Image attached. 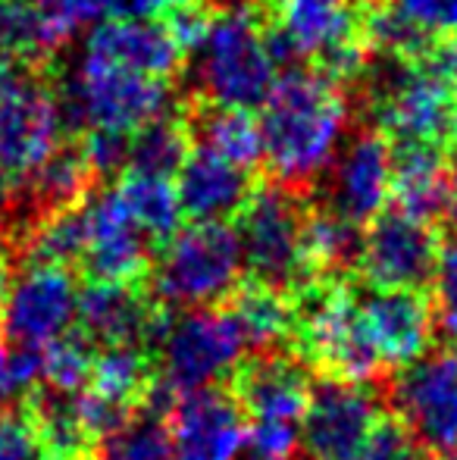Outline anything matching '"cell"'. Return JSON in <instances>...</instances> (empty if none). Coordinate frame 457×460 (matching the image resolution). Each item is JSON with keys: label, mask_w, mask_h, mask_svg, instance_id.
I'll return each mask as SVG.
<instances>
[{"label": "cell", "mask_w": 457, "mask_h": 460, "mask_svg": "<svg viewBox=\"0 0 457 460\" xmlns=\"http://www.w3.org/2000/svg\"><path fill=\"white\" fill-rule=\"evenodd\" d=\"M347 126L345 85L311 66L276 75L260 116L263 164L279 185L304 188L330 170Z\"/></svg>", "instance_id": "cell-1"}, {"label": "cell", "mask_w": 457, "mask_h": 460, "mask_svg": "<svg viewBox=\"0 0 457 460\" xmlns=\"http://www.w3.org/2000/svg\"><path fill=\"white\" fill-rule=\"evenodd\" d=\"M357 79H364V107L373 128L389 138L452 145L457 85L429 60H404L391 54H370Z\"/></svg>", "instance_id": "cell-2"}, {"label": "cell", "mask_w": 457, "mask_h": 460, "mask_svg": "<svg viewBox=\"0 0 457 460\" xmlns=\"http://www.w3.org/2000/svg\"><path fill=\"white\" fill-rule=\"evenodd\" d=\"M298 360L326 379L373 382L382 373L376 348L357 310V288L338 276H317L292 295Z\"/></svg>", "instance_id": "cell-3"}, {"label": "cell", "mask_w": 457, "mask_h": 460, "mask_svg": "<svg viewBox=\"0 0 457 460\" xmlns=\"http://www.w3.org/2000/svg\"><path fill=\"white\" fill-rule=\"evenodd\" d=\"M54 79L69 138L73 132L75 138L92 132L132 138L138 128L170 110L172 82L132 73L116 63L98 60L85 50L66 75L54 69Z\"/></svg>", "instance_id": "cell-4"}, {"label": "cell", "mask_w": 457, "mask_h": 460, "mask_svg": "<svg viewBox=\"0 0 457 460\" xmlns=\"http://www.w3.org/2000/svg\"><path fill=\"white\" fill-rule=\"evenodd\" d=\"M66 138L54 66L0 57V200L22 191Z\"/></svg>", "instance_id": "cell-5"}, {"label": "cell", "mask_w": 457, "mask_h": 460, "mask_svg": "<svg viewBox=\"0 0 457 460\" xmlns=\"http://www.w3.org/2000/svg\"><path fill=\"white\" fill-rule=\"evenodd\" d=\"M279 66L273 63L263 38V22L254 0L216 6L204 41L191 50V79L198 101L223 107H263Z\"/></svg>", "instance_id": "cell-6"}, {"label": "cell", "mask_w": 457, "mask_h": 460, "mask_svg": "<svg viewBox=\"0 0 457 460\" xmlns=\"http://www.w3.org/2000/svg\"><path fill=\"white\" fill-rule=\"evenodd\" d=\"M242 248L229 223L182 226L166 244L151 270L154 297L166 307L195 310L226 301L242 279Z\"/></svg>", "instance_id": "cell-7"}, {"label": "cell", "mask_w": 457, "mask_h": 460, "mask_svg": "<svg viewBox=\"0 0 457 460\" xmlns=\"http://www.w3.org/2000/svg\"><path fill=\"white\" fill-rule=\"evenodd\" d=\"M307 207L301 204L298 188L279 182L254 185L235 217V235L242 248V263L250 279L282 291H298L307 285L311 270L304 263L301 229Z\"/></svg>", "instance_id": "cell-8"}, {"label": "cell", "mask_w": 457, "mask_h": 460, "mask_svg": "<svg viewBox=\"0 0 457 460\" xmlns=\"http://www.w3.org/2000/svg\"><path fill=\"white\" fill-rule=\"evenodd\" d=\"M244 339L226 310H182L170 316L154 345L157 388L170 401L210 388L242 364Z\"/></svg>", "instance_id": "cell-9"}, {"label": "cell", "mask_w": 457, "mask_h": 460, "mask_svg": "<svg viewBox=\"0 0 457 460\" xmlns=\"http://www.w3.org/2000/svg\"><path fill=\"white\" fill-rule=\"evenodd\" d=\"M439 235L433 223H423L408 213L385 207L366 223L360 235L357 273L370 288H408L423 291L433 282L439 261Z\"/></svg>", "instance_id": "cell-10"}, {"label": "cell", "mask_w": 457, "mask_h": 460, "mask_svg": "<svg viewBox=\"0 0 457 460\" xmlns=\"http://www.w3.org/2000/svg\"><path fill=\"white\" fill-rule=\"evenodd\" d=\"M379 398L370 382L320 379L301 417V448L311 460H360L373 423L379 420Z\"/></svg>", "instance_id": "cell-11"}, {"label": "cell", "mask_w": 457, "mask_h": 460, "mask_svg": "<svg viewBox=\"0 0 457 460\" xmlns=\"http://www.w3.org/2000/svg\"><path fill=\"white\" fill-rule=\"evenodd\" d=\"M85 213V254L79 267L88 282L145 285L151 276V242L128 213L126 200L113 188L88 191L82 198Z\"/></svg>", "instance_id": "cell-12"}, {"label": "cell", "mask_w": 457, "mask_h": 460, "mask_svg": "<svg viewBox=\"0 0 457 460\" xmlns=\"http://www.w3.org/2000/svg\"><path fill=\"white\" fill-rule=\"evenodd\" d=\"M395 413L426 448L445 451L457 442V348L423 354L401 367L391 382Z\"/></svg>", "instance_id": "cell-13"}, {"label": "cell", "mask_w": 457, "mask_h": 460, "mask_svg": "<svg viewBox=\"0 0 457 460\" xmlns=\"http://www.w3.org/2000/svg\"><path fill=\"white\" fill-rule=\"evenodd\" d=\"M79 288L66 267L29 263L13 276L10 295L0 310L4 335L16 348H44L69 332L75 323Z\"/></svg>", "instance_id": "cell-14"}, {"label": "cell", "mask_w": 457, "mask_h": 460, "mask_svg": "<svg viewBox=\"0 0 457 460\" xmlns=\"http://www.w3.org/2000/svg\"><path fill=\"white\" fill-rule=\"evenodd\" d=\"M166 320L163 304L145 285L88 282L75 304V332L94 348L141 345L154 351Z\"/></svg>", "instance_id": "cell-15"}, {"label": "cell", "mask_w": 457, "mask_h": 460, "mask_svg": "<svg viewBox=\"0 0 457 460\" xmlns=\"http://www.w3.org/2000/svg\"><path fill=\"white\" fill-rule=\"evenodd\" d=\"M326 210L354 226H366L389 207L391 198V145L376 128H360L347 145H338L330 164Z\"/></svg>", "instance_id": "cell-16"}, {"label": "cell", "mask_w": 457, "mask_h": 460, "mask_svg": "<svg viewBox=\"0 0 457 460\" xmlns=\"http://www.w3.org/2000/svg\"><path fill=\"white\" fill-rule=\"evenodd\" d=\"M170 442L176 460H238L248 417L229 388H198L170 407Z\"/></svg>", "instance_id": "cell-17"}, {"label": "cell", "mask_w": 457, "mask_h": 460, "mask_svg": "<svg viewBox=\"0 0 457 460\" xmlns=\"http://www.w3.org/2000/svg\"><path fill=\"white\" fill-rule=\"evenodd\" d=\"M357 310L385 367L414 364L433 345V301L423 291L366 285V291H357Z\"/></svg>", "instance_id": "cell-18"}, {"label": "cell", "mask_w": 457, "mask_h": 460, "mask_svg": "<svg viewBox=\"0 0 457 460\" xmlns=\"http://www.w3.org/2000/svg\"><path fill=\"white\" fill-rule=\"evenodd\" d=\"M229 379V392L235 394L248 420L301 426L307 401H311V379L298 358L257 354L250 360H242Z\"/></svg>", "instance_id": "cell-19"}, {"label": "cell", "mask_w": 457, "mask_h": 460, "mask_svg": "<svg viewBox=\"0 0 457 460\" xmlns=\"http://www.w3.org/2000/svg\"><path fill=\"white\" fill-rule=\"evenodd\" d=\"M82 50L98 57V60L116 63L122 69L163 82H172L189 63L185 50L179 48L163 19L110 16L94 25Z\"/></svg>", "instance_id": "cell-20"}, {"label": "cell", "mask_w": 457, "mask_h": 460, "mask_svg": "<svg viewBox=\"0 0 457 460\" xmlns=\"http://www.w3.org/2000/svg\"><path fill=\"white\" fill-rule=\"evenodd\" d=\"M454 170L448 145L429 141H401L391 145V198L395 210L423 223L445 217L454 194Z\"/></svg>", "instance_id": "cell-21"}, {"label": "cell", "mask_w": 457, "mask_h": 460, "mask_svg": "<svg viewBox=\"0 0 457 460\" xmlns=\"http://www.w3.org/2000/svg\"><path fill=\"white\" fill-rule=\"evenodd\" d=\"M250 182L248 170L223 160L210 147L195 145L176 172V191L182 213L191 223H226L235 219L248 200Z\"/></svg>", "instance_id": "cell-22"}, {"label": "cell", "mask_w": 457, "mask_h": 460, "mask_svg": "<svg viewBox=\"0 0 457 460\" xmlns=\"http://www.w3.org/2000/svg\"><path fill=\"white\" fill-rule=\"evenodd\" d=\"M185 119H189L195 145L210 147L223 160L254 170L263 164V141H260V119L254 110L244 107H223V103L191 101L182 103Z\"/></svg>", "instance_id": "cell-23"}, {"label": "cell", "mask_w": 457, "mask_h": 460, "mask_svg": "<svg viewBox=\"0 0 457 460\" xmlns=\"http://www.w3.org/2000/svg\"><path fill=\"white\" fill-rule=\"evenodd\" d=\"M75 31L38 0H0V57L31 66L57 63V50Z\"/></svg>", "instance_id": "cell-24"}, {"label": "cell", "mask_w": 457, "mask_h": 460, "mask_svg": "<svg viewBox=\"0 0 457 460\" xmlns=\"http://www.w3.org/2000/svg\"><path fill=\"white\" fill-rule=\"evenodd\" d=\"M157 385L154 351L141 345H113L94 351L88 392L126 413L145 411Z\"/></svg>", "instance_id": "cell-25"}, {"label": "cell", "mask_w": 457, "mask_h": 460, "mask_svg": "<svg viewBox=\"0 0 457 460\" xmlns=\"http://www.w3.org/2000/svg\"><path fill=\"white\" fill-rule=\"evenodd\" d=\"M226 301H229L226 314L238 326V332H242L248 348L269 351V348L292 341L294 301L288 291L273 288L267 282H257V279H248V282H238L229 291Z\"/></svg>", "instance_id": "cell-26"}, {"label": "cell", "mask_w": 457, "mask_h": 460, "mask_svg": "<svg viewBox=\"0 0 457 460\" xmlns=\"http://www.w3.org/2000/svg\"><path fill=\"white\" fill-rule=\"evenodd\" d=\"M116 191L126 200L128 213L138 223V229L147 235L151 244H166L182 229V204H179L176 179L147 176V172L122 170L116 179Z\"/></svg>", "instance_id": "cell-27"}, {"label": "cell", "mask_w": 457, "mask_h": 460, "mask_svg": "<svg viewBox=\"0 0 457 460\" xmlns=\"http://www.w3.org/2000/svg\"><path fill=\"white\" fill-rule=\"evenodd\" d=\"M191 147H195V138H191L189 119H185V107H170L163 116H157L132 135L126 170L176 179Z\"/></svg>", "instance_id": "cell-28"}, {"label": "cell", "mask_w": 457, "mask_h": 460, "mask_svg": "<svg viewBox=\"0 0 457 460\" xmlns=\"http://www.w3.org/2000/svg\"><path fill=\"white\" fill-rule=\"evenodd\" d=\"M360 226L347 223L338 213L317 207L304 213L301 248L311 276H336L338 270L354 267L360 254Z\"/></svg>", "instance_id": "cell-29"}, {"label": "cell", "mask_w": 457, "mask_h": 460, "mask_svg": "<svg viewBox=\"0 0 457 460\" xmlns=\"http://www.w3.org/2000/svg\"><path fill=\"white\" fill-rule=\"evenodd\" d=\"M92 179L94 172L88 166L85 154H82V145L66 138L38 166V172L25 182L22 191H29V198L38 204V210L48 213L85 198L92 191Z\"/></svg>", "instance_id": "cell-30"}, {"label": "cell", "mask_w": 457, "mask_h": 460, "mask_svg": "<svg viewBox=\"0 0 457 460\" xmlns=\"http://www.w3.org/2000/svg\"><path fill=\"white\" fill-rule=\"evenodd\" d=\"M29 263H50V267H73L85 254V213L82 200L57 210L38 213L35 226L25 238Z\"/></svg>", "instance_id": "cell-31"}, {"label": "cell", "mask_w": 457, "mask_h": 460, "mask_svg": "<svg viewBox=\"0 0 457 460\" xmlns=\"http://www.w3.org/2000/svg\"><path fill=\"white\" fill-rule=\"evenodd\" d=\"M92 460H176L163 413L147 407L135 411L116 429L98 438Z\"/></svg>", "instance_id": "cell-32"}, {"label": "cell", "mask_w": 457, "mask_h": 460, "mask_svg": "<svg viewBox=\"0 0 457 460\" xmlns=\"http://www.w3.org/2000/svg\"><path fill=\"white\" fill-rule=\"evenodd\" d=\"M94 364V345L79 332H66L41 348V382L54 392H82Z\"/></svg>", "instance_id": "cell-33"}, {"label": "cell", "mask_w": 457, "mask_h": 460, "mask_svg": "<svg viewBox=\"0 0 457 460\" xmlns=\"http://www.w3.org/2000/svg\"><path fill=\"white\" fill-rule=\"evenodd\" d=\"M426 451V445L410 432V426L398 413H379L360 460H429Z\"/></svg>", "instance_id": "cell-34"}, {"label": "cell", "mask_w": 457, "mask_h": 460, "mask_svg": "<svg viewBox=\"0 0 457 460\" xmlns=\"http://www.w3.org/2000/svg\"><path fill=\"white\" fill-rule=\"evenodd\" d=\"M435 326L442 335L457 341V232L448 242L439 244V261H435Z\"/></svg>", "instance_id": "cell-35"}, {"label": "cell", "mask_w": 457, "mask_h": 460, "mask_svg": "<svg viewBox=\"0 0 457 460\" xmlns=\"http://www.w3.org/2000/svg\"><path fill=\"white\" fill-rule=\"evenodd\" d=\"M41 385V348H13L0 373V404L25 401Z\"/></svg>", "instance_id": "cell-36"}, {"label": "cell", "mask_w": 457, "mask_h": 460, "mask_svg": "<svg viewBox=\"0 0 457 460\" xmlns=\"http://www.w3.org/2000/svg\"><path fill=\"white\" fill-rule=\"evenodd\" d=\"M0 460H38V442L22 411H0Z\"/></svg>", "instance_id": "cell-37"}, {"label": "cell", "mask_w": 457, "mask_h": 460, "mask_svg": "<svg viewBox=\"0 0 457 460\" xmlns=\"http://www.w3.org/2000/svg\"><path fill=\"white\" fill-rule=\"evenodd\" d=\"M38 4L54 13V16H60L73 31H79V25L98 19L101 13H110L113 0H38Z\"/></svg>", "instance_id": "cell-38"}, {"label": "cell", "mask_w": 457, "mask_h": 460, "mask_svg": "<svg viewBox=\"0 0 457 460\" xmlns=\"http://www.w3.org/2000/svg\"><path fill=\"white\" fill-rule=\"evenodd\" d=\"M191 4V0H113L110 16H126V19H163L172 10Z\"/></svg>", "instance_id": "cell-39"}, {"label": "cell", "mask_w": 457, "mask_h": 460, "mask_svg": "<svg viewBox=\"0 0 457 460\" xmlns=\"http://www.w3.org/2000/svg\"><path fill=\"white\" fill-rule=\"evenodd\" d=\"M10 285H13V263H10V254L0 248V310L6 304V295H10Z\"/></svg>", "instance_id": "cell-40"}, {"label": "cell", "mask_w": 457, "mask_h": 460, "mask_svg": "<svg viewBox=\"0 0 457 460\" xmlns=\"http://www.w3.org/2000/svg\"><path fill=\"white\" fill-rule=\"evenodd\" d=\"M6 358H10V339H6L4 329H0V373H4V367H6Z\"/></svg>", "instance_id": "cell-41"}, {"label": "cell", "mask_w": 457, "mask_h": 460, "mask_svg": "<svg viewBox=\"0 0 457 460\" xmlns=\"http://www.w3.org/2000/svg\"><path fill=\"white\" fill-rule=\"evenodd\" d=\"M442 460H457V442H454V445H448V448L442 451Z\"/></svg>", "instance_id": "cell-42"}, {"label": "cell", "mask_w": 457, "mask_h": 460, "mask_svg": "<svg viewBox=\"0 0 457 460\" xmlns=\"http://www.w3.org/2000/svg\"><path fill=\"white\" fill-rule=\"evenodd\" d=\"M238 460H269V457H260V455H250L248 448L242 451V455H238Z\"/></svg>", "instance_id": "cell-43"}, {"label": "cell", "mask_w": 457, "mask_h": 460, "mask_svg": "<svg viewBox=\"0 0 457 460\" xmlns=\"http://www.w3.org/2000/svg\"><path fill=\"white\" fill-rule=\"evenodd\" d=\"M452 141L457 145V103H454V126H452Z\"/></svg>", "instance_id": "cell-44"}, {"label": "cell", "mask_w": 457, "mask_h": 460, "mask_svg": "<svg viewBox=\"0 0 457 460\" xmlns=\"http://www.w3.org/2000/svg\"><path fill=\"white\" fill-rule=\"evenodd\" d=\"M38 460H41V457H38Z\"/></svg>", "instance_id": "cell-45"}]
</instances>
